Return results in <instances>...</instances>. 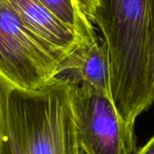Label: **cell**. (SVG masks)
<instances>
[{
    "label": "cell",
    "instance_id": "6da1fadb",
    "mask_svg": "<svg viewBox=\"0 0 154 154\" xmlns=\"http://www.w3.org/2000/svg\"><path fill=\"white\" fill-rule=\"evenodd\" d=\"M73 84L53 79L25 89L0 73V154H82Z\"/></svg>",
    "mask_w": 154,
    "mask_h": 154
},
{
    "label": "cell",
    "instance_id": "7a4b0ae2",
    "mask_svg": "<svg viewBox=\"0 0 154 154\" xmlns=\"http://www.w3.org/2000/svg\"><path fill=\"white\" fill-rule=\"evenodd\" d=\"M92 22L108 46L112 100L123 121L134 125L154 103L149 0H99Z\"/></svg>",
    "mask_w": 154,
    "mask_h": 154
},
{
    "label": "cell",
    "instance_id": "3957f363",
    "mask_svg": "<svg viewBox=\"0 0 154 154\" xmlns=\"http://www.w3.org/2000/svg\"><path fill=\"white\" fill-rule=\"evenodd\" d=\"M64 52L34 34L5 0H0V73L13 85L39 88L56 75Z\"/></svg>",
    "mask_w": 154,
    "mask_h": 154
},
{
    "label": "cell",
    "instance_id": "277c9868",
    "mask_svg": "<svg viewBox=\"0 0 154 154\" xmlns=\"http://www.w3.org/2000/svg\"><path fill=\"white\" fill-rule=\"evenodd\" d=\"M72 100L83 153L133 154L136 152L134 125L123 121L110 96L73 85Z\"/></svg>",
    "mask_w": 154,
    "mask_h": 154
},
{
    "label": "cell",
    "instance_id": "5b68a950",
    "mask_svg": "<svg viewBox=\"0 0 154 154\" xmlns=\"http://www.w3.org/2000/svg\"><path fill=\"white\" fill-rule=\"evenodd\" d=\"M54 79H63L111 97V61L105 41H82L60 62Z\"/></svg>",
    "mask_w": 154,
    "mask_h": 154
},
{
    "label": "cell",
    "instance_id": "8992f818",
    "mask_svg": "<svg viewBox=\"0 0 154 154\" xmlns=\"http://www.w3.org/2000/svg\"><path fill=\"white\" fill-rule=\"evenodd\" d=\"M22 23L43 42L68 54L83 41L39 0H5Z\"/></svg>",
    "mask_w": 154,
    "mask_h": 154
},
{
    "label": "cell",
    "instance_id": "52a82bcc",
    "mask_svg": "<svg viewBox=\"0 0 154 154\" xmlns=\"http://www.w3.org/2000/svg\"><path fill=\"white\" fill-rule=\"evenodd\" d=\"M62 22L73 28L83 41L98 37L93 23L79 7L75 0H39Z\"/></svg>",
    "mask_w": 154,
    "mask_h": 154
},
{
    "label": "cell",
    "instance_id": "ba28073f",
    "mask_svg": "<svg viewBox=\"0 0 154 154\" xmlns=\"http://www.w3.org/2000/svg\"><path fill=\"white\" fill-rule=\"evenodd\" d=\"M150 10V77L154 86V0H149Z\"/></svg>",
    "mask_w": 154,
    "mask_h": 154
},
{
    "label": "cell",
    "instance_id": "9c48e42d",
    "mask_svg": "<svg viewBox=\"0 0 154 154\" xmlns=\"http://www.w3.org/2000/svg\"><path fill=\"white\" fill-rule=\"evenodd\" d=\"M82 11L92 21L95 9L99 4V0H75Z\"/></svg>",
    "mask_w": 154,
    "mask_h": 154
},
{
    "label": "cell",
    "instance_id": "30bf717a",
    "mask_svg": "<svg viewBox=\"0 0 154 154\" xmlns=\"http://www.w3.org/2000/svg\"><path fill=\"white\" fill-rule=\"evenodd\" d=\"M135 154H154V135Z\"/></svg>",
    "mask_w": 154,
    "mask_h": 154
}]
</instances>
